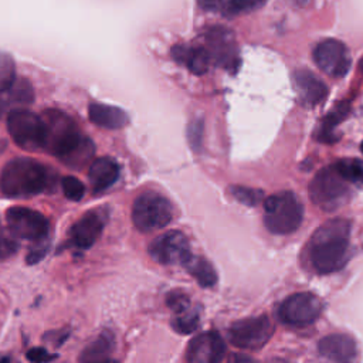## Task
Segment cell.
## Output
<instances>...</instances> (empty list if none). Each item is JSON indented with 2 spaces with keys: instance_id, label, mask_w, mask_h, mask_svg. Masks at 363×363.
I'll use <instances>...</instances> for the list:
<instances>
[{
  "instance_id": "obj_1",
  "label": "cell",
  "mask_w": 363,
  "mask_h": 363,
  "mask_svg": "<svg viewBox=\"0 0 363 363\" xmlns=\"http://www.w3.org/2000/svg\"><path fill=\"white\" fill-rule=\"evenodd\" d=\"M45 149L69 167L79 169L94 156V142L81 133L74 121L61 111H45Z\"/></svg>"
},
{
  "instance_id": "obj_2",
  "label": "cell",
  "mask_w": 363,
  "mask_h": 363,
  "mask_svg": "<svg viewBox=\"0 0 363 363\" xmlns=\"http://www.w3.org/2000/svg\"><path fill=\"white\" fill-rule=\"evenodd\" d=\"M350 223L345 218L325 221L312 235L309 258L316 272L332 274L342 269L350 257Z\"/></svg>"
},
{
  "instance_id": "obj_3",
  "label": "cell",
  "mask_w": 363,
  "mask_h": 363,
  "mask_svg": "<svg viewBox=\"0 0 363 363\" xmlns=\"http://www.w3.org/2000/svg\"><path fill=\"white\" fill-rule=\"evenodd\" d=\"M55 177V172L38 160L16 157L0 172V190L10 199H27L52 190Z\"/></svg>"
},
{
  "instance_id": "obj_4",
  "label": "cell",
  "mask_w": 363,
  "mask_h": 363,
  "mask_svg": "<svg viewBox=\"0 0 363 363\" xmlns=\"http://www.w3.org/2000/svg\"><path fill=\"white\" fill-rule=\"evenodd\" d=\"M302 217V203L292 191H279L264 203V224L272 234L284 235L296 231Z\"/></svg>"
},
{
  "instance_id": "obj_5",
  "label": "cell",
  "mask_w": 363,
  "mask_h": 363,
  "mask_svg": "<svg viewBox=\"0 0 363 363\" xmlns=\"http://www.w3.org/2000/svg\"><path fill=\"white\" fill-rule=\"evenodd\" d=\"M349 182L330 164L319 170L309 183L311 200L325 211H333L343 206L349 199Z\"/></svg>"
},
{
  "instance_id": "obj_6",
  "label": "cell",
  "mask_w": 363,
  "mask_h": 363,
  "mask_svg": "<svg viewBox=\"0 0 363 363\" xmlns=\"http://www.w3.org/2000/svg\"><path fill=\"white\" fill-rule=\"evenodd\" d=\"M7 129L21 149L30 152L45 149L47 125L43 116L23 108L13 109L7 115Z\"/></svg>"
},
{
  "instance_id": "obj_7",
  "label": "cell",
  "mask_w": 363,
  "mask_h": 363,
  "mask_svg": "<svg viewBox=\"0 0 363 363\" xmlns=\"http://www.w3.org/2000/svg\"><path fill=\"white\" fill-rule=\"evenodd\" d=\"M173 218V206L162 194L155 191L142 193L132 206V221L142 233L164 228Z\"/></svg>"
},
{
  "instance_id": "obj_8",
  "label": "cell",
  "mask_w": 363,
  "mask_h": 363,
  "mask_svg": "<svg viewBox=\"0 0 363 363\" xmlns=\"http://www.w3.org/2000/svg\"><path fill=\"white\" fill-rule=\"evenodd\" d=\"M9 231L17 238L31 244L48 238L50 223L44 214L28 207H10L6 211Z\"/></svg>"
},
{
  "instance_id": "obj_9",
  "label": "cell",
  "mask_w": 363,
  "mask_h": 363,
  "mask_svg": "<svg viewBox=\"0 0 363 363\" xmlns=\"http://www.w3.org/2000/svg\"><path fill=\"white\" fill-rule=\"evenodd\" d=\"M272 333V322L267 315H262L234 322L228 329V339L238 349L255 350L262 347Z\"/></svg>"
},
{
  "instance_id": "obj_10",
  "label": "cell",
  "mask_w": 363,
  "mask_h": 363,
  "mask_svg": "<svg viewBox=\"0 0 363 363\" xmlns=\"http://www.w3.org/2000/svg\"><path fill=\"white\" fill-rule=\"evenodd\" d=\"M322 301L311 292H298L288 296L279 306L278 315L281 320L289 326H308L313 323L322 313Z\"/></svg>"
},
{
  "instance_id": "obj_11",
  "label": "cell",
  "mask_w": 363,
  "mask_h": 363,
  "mask_svg": "<svg viewBox=\"0 0 363 363\" xmlns=\"http://www.w3.org/2000/svg\"><path fill=\"white\" fill-rule=\"evenodd\" d=\"M150 257L163 265H183L191 255L187 237L176 230L156 237L149 245Z\"/></svg>"
},
{
  "instance_id": "obj_12",
  "label": "cell",
  "mask_w": 363,
  "mask_h": 363,
  "mask_svg": "<svg viewBox=\"0 0 363 363\" xmlns=\"http://www.w3.org/2000/svg\"><path fill=\"white\" fill-rule=\"evenodd\" d=\"M313 60L320 71L333 78L345 77L352 62L346 45L335 38L320 41L313 50Z\"/></svg>"
},
{
  "instance_id": "obj_13",
  "label": "cell",
  "mask_w": 363,
  "mask_h": 363,
  "mask_svg": "<svg viewBox=\"0 0 363 363\" xmlns=\"http://www.w3.org/2000/svg\"><path fill=\"white\" fill-rule=\"evenodd\" d=\"M108 220L106 208H94L86 211L79 220H77L68 233V241L74 248L86 250L92 247Z\"/></svg>"
},
{
  "instance_id": "obj_14",
  "label": "cell",
  "mask_w": 363,
  "mask_h": 363,
  "mask_svg": "<svg viewBox=\"0 0 363 363\" xmlns=\"http://www.w3.org/2000/svg\"><path fill=\"white\" fill-rule=\"evenodd\" d=\"M206 48L211 61L225 69H233L238 64V50L234 34L225 27H211L204 35Z\"/></svg>"
},
{
  "instance_id": "obj_15",
  "label": "cell",
  "mask_w": 363,
  "mask_h": 363,
  "mask_svg": "<svg viewBox=\"0 0 363 363\" xmlns=\"http://www.w3.org/2000/svg\"><path fill=\"white\" fill-rule=\"evenodd\" d=\"M166 303L172 311V328L182 335L191 333L197 329L200 316L196 306L191 305L189 296L182 291H172L167 298Z\"/></svg>"
},
{
  "instance_id": "obj_16",
  "label": "cell",
  "mask_w": 363,
  "mask_h": 363,
  "mask_svg": "<svg viewBox=\"0 0 363 363\" xmlns=\"http://www.w3.org/2000/svg\"><path fill=\"white\" fill-rule=\"evenodd\" d=\"M225 353V343L217 332H204L191 339L186 359L191 363H217Z\"/></svg>"
},
{
  "instance_id": "obj_17",
  "label": "cell",
  "mask_w": 363,
  "mask_h": 363,
  "mask_svg": "<svg viewBox=\"0 0 363 363\" xmlns=\"http://www.w3.org/2000/svg\"><path fill=\"white\" fill-rule=\"evenodd\" d=\"M319 353L333 362H350L357 356V346L352 336L333 333L322 337L318 343Z\"/></svg>"
},
{
  "instance_id": "obj_18",
  "label": "cell",
  "mask_w": 363,
  "mask_h": 363,
  "mask_svg": "<svg viewBox=\"0 0 363 363\" xmlns=\"http://www.w3.org/2000/svg\"><path fill=\"white\" fill-rule=\"evenodd\" d=\"M172 55L176 62L184 65L190 72L196 75L207 72L208 65L211 62L207 48L201 45L179 44L172 48Z\"/></svg>"
},
{
  "instance_id": "obj_19",
  "label": "cell",
  "mask_w": 363,
  "mask_h": 363,
  "mask_svg": "<svg viewBox=\"0 0 363 363\" xmlns=\"http://www.w3.org/2000/svg\"><path fill=\"white\" fill-rule=\"evenodd\" d=\"M295 86L301 99L306 105H318L328 96V86L313 72L308 69H298L294 74Z\"/></svg>"
},
{
  "instance_id": "obj_20",
  "label": "cell",
  "mask_w": 363,
  "mask_h": 363,
  "mask_svg": "<svg viewBox=\"0 0 363 363\" xmlns=\"http://www.w3.org/2000/svg\"><path fill=\"white\" fill-rule=\"evenodd\" d=\"M119 177V166L111 157L95 159L88 170V179L94 193H102L109 189Z\"/></svg>"
},
{
  "instance_id": "obj_21",
  "label": "cell",
  "mask_w": 363,
  "mask_h": 363,
  "mask_svg": "<svg viewBox=\"0 0 363 363\" xmlns=\"http://www.w3.org/2000/svg\"><path fill=\"white\" fill-rule=\"evenodd\" d=\"M33 99L34 91L31 84L26 78H16L14 84L9 89L0 91V116L11 112L16 106L30 105Z\"/></svg>"
},
{
  "instance_id": "obj_22",
  "label": "cell",
  "mask_w": 363,
  "mask_h": 363,
  "mask_svg": "<svg viewBox=\"0 0 363 363\" xmlns=\"http://www.w3.org/2000/svg\"><path fill=\"white\" fill-rule=\"evenodd\" d=\"M88 116L92 123L106 129H121L129 122V116L123 109L99 102H94L88 106Z\"/></svg>"
},
{
  "instance_id": "obj_23",
  "label": "cell",
  "mask_w": 363,
  "mask_h": 363,
  "mask_svg": "<svg viewBox=\"0 0 363 363\" xmlns=\"http://www.w3.org/2000/svg\"><path fill=\"white\" fill-rule=\"evenodd\" d=\"M183 267L187 269V272L203 286L210 288L214 286L217 282V274L213 265L203 257L199 255H190L187 261L183 264Z\"/></svg>"
},
{
  "instance_id": "obj_24",
  "label": "cell",
  "mask_w": 363,
  "mask_h": 363,
  "mask_svg": "<svg viewBox=\"0 0 363 363\" xmlns=\"http://www.w3.org/2000/svg\"><path fill=\"white\" fill-rule=\"evenodd\" d=\"M115 345V337L113 333L109 330H104L91 345H88L81 356V362H99V360H106L108 356L112 353Z\"/></svg>"
},
{
  "instance_id": "obj_25",
  "label": "cell",
  "mask_w": 363,
  "mask_h": 363,
  "mask_svg": "<svg viewBox=\"0 0 363 363\" xmlns=\"http://www.w3.org/2000/svg\"><path fill=\"white\" fill-rule=\"evenodd\" d=\"M265 1L267 0H227L221 11L227 17H235L261 9L265 4Z\"/></svg>"
},
{
  "instance_id": "obj_26",
  "label": "cell",
  "mask_w": 363,
  "mask_h": 363,
  "mask_svg": "<svg viewBox=\"0 0 363 363\" xmlns=\"http://www.w3.org/2000/svg\"><path fill=\"white\" fill-rule=\"evenodd\" d=\"M337 170L349 183L363 184V162L357 159H343L335 163Z\"/></svg>"
},
{
  "instance_id": "obj_27",
  "label": "cell",
  "mask_w": 363,
  "mask_h": 363,
  "mask_svg": "<svg viewBox=\"0 0 363 363\" xmlns=\"http://www.w3.org/2000/svg\"><path fill=\"white\" fill-rule=\"evenodd\" d=\"M16 78V65L11 55L0 52V91L9 89Z\"/></svg>"
},
{
  "instance_id": "obj_28",
  "label": "cell",
  "mask_w": 363,
  "mask_h": 363,
  "mask_svg": "<svg viewBox=\"0 0 363 363\" xmlns=\"http://www.w3.org/2000/svg\"><path fill=\"white\" fill-rule=\"evenodd\" d=\"M230 194L238 200L240 203L245 206H257L261 203L264 194L261 190L251 189V187H244V186H231L230 187Z\"/></svg>"
},
{
  "instance_id": "obj_29",
  "label": "cell",
  "mask_w": 363,
  "mask_h": 363,
  "mask_svg": "<svg viewBox=\"0 0 363 363\" xmlns=\"http://www.w3.org/2000/svg\"><path fill=\"white\" fill-rule=\"evenodd\" d=\"M61 187H62L64 196L72 201H79L85 194L84 183L74 176H64L61 179Z\"/></svg>"
},
{
  "instance_id": "obj_30",
  "label": "cell",
  "mask_w": 363,
  "mask_h": 363,
  "mask_svg": "<svg viewBox=\"0 0 363 363\" xmlns=\"http://www.w3.org/2000/svg\"><path fill=\"white\" fill-rule=\"evenodd\" d=\"M17 250L18 244L16 237L10 231H6L0 224V261L10 258L13 254H16Z\"/></svg>"
},
{
  "instance_id": "obj_31",
  "label": "cell",
  "mask_w": 363,
  "mask_h": 363,
  "mask_svg": "<svg viewBox=\"0 0 363 363\" xmlns=\"http://www.w3.org/2000/svg\"><path fill=\"white\" fill-rule=\"evenodd\" d=\"M50 247V240H43L40 242H34L27 254V264H35L44 258Z\"/></svg>"
},
{
  "instance_id": "obj_32",
  "label": "cell",
  "mask_w": 363,
  "mask_h": 363,
  "mask_svg": "<svg viewBox=\"0 0 363 363\" xmlns=\"http://www.w3.org/2000/svg\"><path fill=\"white\" fill-rule=\"evenodd\" d=\"M189 142L191 143V146L194 149H197L200 146L201 142V133H203V122L201 121H196L191 122L189 125Z\"/></svg>"
},
{
  "instance_id": "obj_33",
  "label": "cell",
  "mask_w": 363,
  "mask_h": 363,
  "mask_svg": "<svg viewBox=\"0 0 363 363\" xmlns=\"http://www.w3.org/2000/svg\"><path fill=\"white\" fill-rule=\"evenodd\" d=\"M26 357H27L30 362H50V360L55 359L57 356L48 353L44 347H31V349L27 352Z\"/></svg>"
},
{
  "instance_id": "obj_34",
  "label": "cell",
  "mask_w": 363,
  "mask_h": 363,
  "mask_svg": "<svg viewBox=\"0 0 363 363\" xmlns=\"http://www.w3.org/2000/svg\"><path fill=\"white\" fill-rule=\"evenodd\" d=\"M225 1L227 0H197V4L200 6V9L206 11H216L221 10Z\"/></svg>"
},
{
  "instance_id": "obj_35",
  "label": "cell",
  "mask_w": 363,
  "mask_h": 363,
  "mask_svg": "<svg viewBox=\"0 0 363 363\" xmlns=\"http://www.w3.org/2000/svg\"><path fill=\"white\" fill-rule=\"evenodd\" d=\"M292 4H295V6H299V7H305V6H308L309 4V1L311 0H289Z\"/></svg>"
},
{
  "instance_id": "obj_36",
  "label": "cell",
  "mask_w": 363,
  "mask_h": 363,
  "mask_svg": "<svg viewBox=\"0 0 363 363\" xmlns=\"http://www.w3.org/2000/svg\"><path fill=\"white\" fill-rule=\"evenodd\" d=\"M360 149H362V152H363V142H362V145H360Z\"/></svg>"
}]
</instances>
